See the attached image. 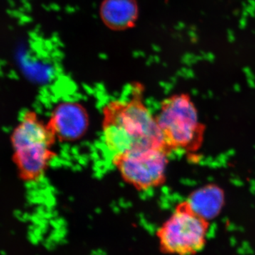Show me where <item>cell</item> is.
<instances>
[{"label": "cell", "mask_w": 255, "mask_h": 255, "mask_svg": "<svg viewBox=\"0 0 255 255\" xmlns=\"http://www.w3.org/2000/svg\"><path fill=\"white\" fill-rule=\"evenodd\" d=\"M143 87L132 85L130 97L109 102L102 109V135L112 156L134 149H166L155 116L144 102Z\"/></svg>", "instance_id": "6da1fadb"}, {"label": "cell", "mask_w": 255, "mask_h": 255, "mask_svg": "<svg viewBox=\"0 0 255 255\" xmlns=\"http://www.w3.org/2000/svg\"><path fill=\"white\" fill-rule=\"evenodd\" d=\"M9 138L18 177L25 183L41 180L56 157V137L47 122L34 111H26Z\"/></svg>", "instance_id": "7a4b0ae2"}, {"label": "cell", "mask_w": 255, "mask_h": 255, "mask_svg": "<svg viewBox=\"0 0 255 255\" xmlns=\"http://www.w3.org/2000/svg\"><path fill=\"white\" fill-rule=\"evenodd\" d=\"M156 122L169 152H194L200 147L204 135L197 110L190 96L176 94L160 104Z\"/></svg>", "instance_id": "3957f363"}, {"label": "cell", "mask_w": 255, "mask_h": 255, "mask_svg": "<svg viewBox=\"0 0 255 255\" xmlns=\"http://www.w3.org/2000/svg\"><path fill=\"white\" fill-rule=\"evenodd\" d=\"M209 221L201 217L187 200L178 204L157 231L159 244L169 254L191 255L204 248Z\"/></svg>", "instance_id": "277c9868"}, {"label": "cell", "mask_w": 255, "mask_h": 255, "mask_svg": "<svg viewBox=\"0 0 255 255\" xmlns=\"http://www.w3.org/2000/svg\"><path fill=\"white\" fill-rule=\"evenodd\" d=\"M169 154L162 147L134 149L112 156V163L124 182L137 191H149L165 182Z\"/></svg>", "instance_id": "5b68a950"}, {"label": "cell", "mask_w": 255, "mask_h": 255, "mask_svg": "<svg viewBox=\"0 0 255 255\" xmlns=\"http://www.w3.org/2000/svg\"><path fill=\"white\" fill-rule=\"evenodd\" d=\"M47 124L58 141H76L87 132L88 114L80 103L63 102L55 107Z\"/></svg>", "instance_id": "8992f818"}, {"label": "cell", "mask_w": 255, "mask_h": 255, "mask_svg": "<svg viewBox=\"0 0 255 255\" xmlns=\"http://www.w3.org/2000/svg\"><path fill=\"white\" fill-rule=\"evenodd\" d=\"M101 19L107 28L124 31L133 28L139 17L137 0H103L100 5Z\"/></svg>", "instance_id": "52a82bcc"}, {"label": "cell", "mask_w": 255, "mask_h": 255, "mask_svg": "<svg viewBox=\"0 0 255 255\" xmlns=\"http://www.w3.org/2000/svg\"><path fill=\"white\" fill-rule=\"evenodd\" d=\"M224 200L223 189L215 184L196 189L187 199L194 211L208 221L219 215L224 205Z\"/></svg>", "instance_id": "ba28073f"}]
</instances>
